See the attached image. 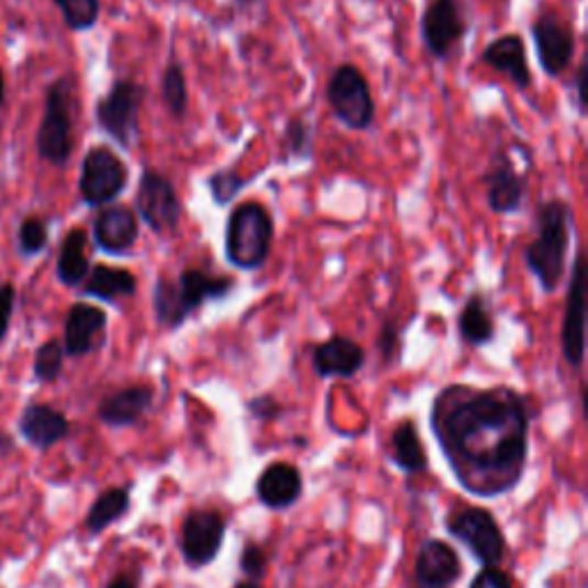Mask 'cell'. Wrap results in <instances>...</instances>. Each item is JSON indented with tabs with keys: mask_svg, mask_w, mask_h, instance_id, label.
I'll use <instances>...</instances> for the list:
<instances>
[{
	"mask_svg": "<svg viewBox=\"0 0 588 588\" xmlns=\"http://www.w3.org/2000/svg\"><path fill=\"white\" fill-rule=\"evenodd\" d=\"M430 428L465 492L495 499L520 485L531 428L529 404L520 391L451 385L432 400Z\"/></svg>",
	"mask_w": 588,
	"mask_h": 588,
	"instance_id": "6da1fadb",
	"label": "cell"
},
{
	"mask_svg": "<svg viewBox=\"0 0 588 588\" xmlns=\"http://www.w3.org/2000/svg\"><path fill=\"white\" fill-rule=\"evenodd\" d=\"M535 240L524 248V263L545 292H554L566 276L573 237V210L566 200L552 198L539 204L533 217Z\"/></svg>",
	"mask_w": 588,
	"mask_h": 588,
	"instance_id": "7a4b0ae2",
	"label": "cell"
},
{
	"mask_svg": "<svg viewBox=\"0 0 588 588\" xmlns=\"http://www.w3.org/2000/svg\"><path fill=\"white\" fill-rule=\"evenodd\" d=\"M235 290V278L212 274L208 269H182L175 280L159 276L155 290H152V303H155L157 322L175 331L180 329L198 309L208 301L225 299Z\"/></svg>",
	"mask_w": 588,
	"mask_h": 588,
	"instance_id": "3957f363",
	"label": "cell"
},
{
	"mask_svg": "<svg viewBox=\"0 0 588 588\" xmlns=\"http://www.w3.org/2000/svg\"><path fill=\"white\" fill-rule=\"evenodd\" d=\"M274 244V219L263 202H240L225 223V260L242 269H260Z\"/></svg>",
	"mask_w": 588,
	"mask_h": 588,
	"instance_id": "277c9868",
	"label": "cell"
},
{
	"mask_svg": "<svg viewBox=\"0 0 588 588\" xmlns=\"http://www.w3.org/2000/svg\"><path fill=\"white\" fill-rule=\"evenodd\" d=\"M37 155L56 168L67 166L74 152V81L63 76L51 84L37 130Z\"/></svg>",
	"mask_w": 588,
	"mask_h": 588,
	"instance_id": "5b68a950",
	"label": "cell"
},
{
	"mask_svg": "<svg viewBox=\"0 0 588 588\" xmlns=\"http://www.w3.org/2000/svg\"><path fill=\"white\" fill-rule=\"evenodd\" d=\"M446 533L463 543L482 568L499 566L506 556V535L488 508L463 506L444 520Z\"/></svg>",
	"mask_w": 588,
	"mask_h": 588,
	"instance_id": "8992f818",
	"label": "cell"
},
{
	"mask_svg": "<svg viewBox=\"0 0 588 588\" xmlns=\"http://www.w3.org/2000/svg\"><path fill=\"white\" fill-rule=\"evenodd\" d=\"M326 104L339 122L350 126L352 132H366L375 120V99L370 92V84L364 71L343 63L329 76L326 84Z\"/></svg>",
	"mask_w": 588,
	"mask_h": 588,
	"instance_id": "52a82bcc",
	"label": "cell"
},
{
	"mask_svg": "<svg viewBox=\"0 0 588 588\" xmlns=\"http://www.w3.org/2000/svg\"><path fill=\"white\" fill-rule=\"evenodd\" d=\"M145 95L147 90L141 84L118 79L111 90L97 101V124L124 149H130L138 138V118Z\"/></svg>",
	"mask_w": 588,
	"mask_h": 588,
	"instance_id": "ba28073f",
	"label": "cell"
},
{
	"mask_svg": "<svg viewBox=\"0 0 588 588\" xmlns=\"http://www.w3.org/2000/svg\"><path fill=\"white\" fill-rule=\"evenodd\" d=\"M130 185V168L107 145L86 152L79 177V193L88 208L101 210L111 204Z\"/></svg>",
	"mask_w": 588,
	"mask_h": 588,
	"instance_id": "9c48e42d",
	"label": "cell"
},
{
	"mask_svg": "<svg viewBox=\"0 0 588 588\" xmlns=\"http://www.w3.org/2000/svg\"><path fill=\"white\" fill-rule=\"evenodd\" d=\"M228 522L214 508H193L182 520L180 554L191 570L208 568L221 554Z\"/></svg>",
	"mask_w": 588,
	"mask_h": 588,
	"instance_id": "30bf717a",
	"label": "cell"
},
{
	"mask_svg": "<svg viewBox=\"0 0 588 588\" xmlns=\"http://www.w3.org/2000/svg\"><path fill=\"white\" fill-rule=\"evenodd\" d=\"M136 217L155 235L175 233L182 221V202L166 175L155 168H145L136 191Z\"/></svg>",
	"mask_w": 588,
	"mask_h": 588,
	"instance_id": "8fae6325",
	"label": "cell"
},
{
	"mask_svg": "<svg viewBox=\"0 0 588 588\" xmlns=\"http://www.w3.org/2000/svg\"><path fill=\"white\" fill-rule=\"evenodd\" d=\"M469 29L465 0H430L421 16V40L432 58L446 60Z\"/></svg>",
	"mask_w": 588,
	"mask_h": 588,
	"instance_id": "7c38bea8",
	"label": "cell"
},
{
	"mask_svg": "<svg viewBox=\"0 0 588 588\" xmlns=\"http://www.w3.org/2000/svg\"><path fill=\"white\" fill-rule=\"evenodd\" d=\"M561 352L570 368L579 370L586 359V267L584 253L575 255L570 286L566 295L564 324H561Z\"/></svg>",
	"mask_w": 588,
	"mask_h": 588,
	"instance_id": "4fadbf2b",
	"label": "cell"
},
{
	"mask_svg": "<svg viewBox=\"0 0 588 588\" xmlns=\"http://www.w3.org/2000/svg\"><path fill=\"white\" fill-rule=\"evenodd\" d=\"M531 37L535 56L547 76L564 74L575 56V33L568 21L561 19L554 10H545L531 23Z\"/></svg>",
	"mask_w": 588,
	"mask_h": 588,
	"instance_id": "5bb4252c",
	"label": "cell"
},
{
	"mask_svg": "<svg viewBox=\"0 0 588 588\" xmlns=\"http://www.w3.org/2000/svg\"><path fill=\"white\" fill-rule=\"evenodd\" d=\"M485 191H488V204L495 214H515L520 212L529 189V175L520 170L510 152L499 149L492 157L488 170L482 175Z\"/></svg>",
	"mask_w": 588,
	"mask_h": 588,
	"instance_id": "9a60e30c",
	"label": "cell"
},
{
	"mask_svg": "<svg viewBox=\"0 0 588 588\" xmlns=\"http://www.w3.org/2000/svg\"><path fill=\"white\" fill-rule=\"evenodd\" d=\"M92 240L109 255L130 253L138 242V217L126 204H107L92 221Z\"/></svg>",
	"mask_w": 588,
	"mask_h": 588,
	"instance_id": "2e32d148",
	"label": "cell"
},
{
	"mask_svg": "<svg viewBox=\"0 0 588 588\" xmlns=\"http://www.w3.org/2000/svg\"><path fill=\"white\" fill-rule=\"evenodd\" d=\"M463 577V561L457 552L440 539H428L414 564V581L417 588H451Z\"/></svg>",
	"mask_w": 588,
	"mask_h": 588,
	"instance_id": "e0dca14e",
	"label": "cell"
},
{
	"mask_svg": "<svg viewBox=\"0 0 588 588\" xmlns=\"http://www.w3.org/2000/svg\"><path fill=\"white\" fill-rule=\"evenodd\" d=\"M107 324L109 315L104 309L84 301L74 303L65 320V356L79 359V356L90 354L101 343V339H104Z\"/></svg>",
	"mask_w": 588,
	"mask_h": 588,
	"instance_id": "ac0fdd59",
	"label": "cell"
},
{
	"mask_svg": "<svg viewBox=\"0 0 588 588\" xmlns=\"http://www.w3.org/2000/svg\"><path fill=\"white\" fill-rule=\"evenodd\" d=\"M313 370L322 379H347L359 373L366 364L364 347L347 336H331L311 350Z\"/></svg>",
	"mask_w": 588,
	"mask_h": 588,
	"instance_id": "d6986e66",
	"label": "cell"
},
{
	"mask_svg": "<svg viewBox=\"0 0 588 588\" xmlns=\"http://www.w3.org/2000/svg\"><path fill=\"white\" fill-rule=\"evenodd\" d=\"M303 492V478L295 465L274 463L269 465L258 480H255V497L269 510H288L292 508Z\"/></svg>",
	"mask_w": 588,
	"mask_h": 588,
	"instance_id": "ffe728a7",
	"label": "cell"
},
{
	"mask_svg": "<svg viewBox=\"0 0 588 588\" xmlns=\"http://www.w3.org/2000/svg\"><path fill=\"white\" fill-rule=\"evenodd\" d=\"M152 402H155V389L152 387H126L101 400L97 417L109 428H130L136 425L149 412Z\"/></svg>",
	"mask_w": 588,
	"mask_h": 588,
	"instance_id": "44dd1931",
	"label": "cell"
},
{
	"mask_svg": "<svg viewBox=\"0 0 588 588\" xmlns=\"http://www.w3.org/2000/svg\"><path fill=\"white\" fill-rule=\"evenodd\" d=\"M480 60L495 71L508 76L510 84L520 90L531 86V69L526 60V46L520 35H503L485 46Z\"/></svg>",
	"mask_w": 588,
	"mask_h": 588,
	"instance_id": "7402d4cb",
	"label": "cell"
},
{
	"mask_svg": "<svg viewBox=\"0 0 588 588\" xmlns=\"http://www.w3.org/2000/svg\"><path fill=\"white\" fill-rule=\"evenodd\" d=\"M19 430L35 448H51L69 434V421L51 404H29L19 419Z\"/></svg>",
	"mask_w": 588,
	"mask_h": 588,
	"instance_id": "603a6c76",
	"label": "cell"
},
{
	"mask_svg": "<svg viewBox=\"0 0 588 588\" xmlns=\"http://www.w3.org/2000/svg\"><path fill=\"white\" fill-rule=\"evenodd\" d=\"M136 286H138V280L130 269H120L111 265H95L90 274L86 276L81 290L86 297L115 303L120 299L134 297Z\"/></svg>",
	"mask_w": 588,
	"mask_h": 588,
	"instance_id": "cb8c5ba5",
	"label": "cell"
},
{
	"mask_svg": "<svg viewBox=\"0 0 588 588\" xmlns=\"http://www.w3.org/2000/svg\"><path fill=\"white\" fill-rule=\"evenodd\" d=\"M58 280L65 288H81L86 276L90 274L88 258V233L84 228H71L60 244L58 263H56Z\"/></svg>",
	"mask_w": 588,
	"mask_h": 588,
	"instance_id": "d4e9b609",
	"label": "cell"
},
{
	"mask_svg": "<svg viewBox=\"0 0 588 588\" xmlns=\"http://www.w3.org/2000/svg\"><path fill=\"white\" fill-rule=\"evenodd\" d=\"M391 463L407 476H417L428 469V453L412 419L400 421L391 432Z\"/></svg>",
	"mask_w": 588,
	"mask_h": 588,
	"instance_id": "484cf974",
	"label": "cell"
},
{
	"mask_svg": "<svg viewBox=\"0 0 588 588\" xmlns=\"http://www.w3.org/2000/svg\"><path fill=\"white\" fill-rule=\"evenodd\" d=\"M457 331H459V339H463L467 345L482 347L492 343L495 318L488 306V299H485L480 292H474L467 297L463 311H459V318H457Z\"/></svg>",
	"mask_w": 588,
	"mask_h": 588,
	"instance_id": "4316f807",
	"label": "cell"
},
{
	"mask_svg": "<svg viewBox=\"0 0 588 588\" xmlns=\"http://www.w3.org/2000/svg\"><path fill=\"white\" fill-rule=\"evenodd\" d=\"M130 508H132V497L126 488H111L107 492H101L88 510L86 518L88 533L99 535L101 531H107L111 524L122 520Z\"/></svg>",
	"mask_w": 588,
	"mask_h": 588,
	"instance_id": "83f0119b",
	"label": "cell"
},
{
	"mask_svg": "<svg viewBox=\"0 0 588 588\" xmlns=\"http://www.w3.org/2000/svg\"><path fill=\"white\" fill-rule=\"evenodd\" d=\"M162 99L173 118L182 120L187 115V109H189L187 76L177 63H170L162 74Z\"/></svg>",
	"mask_w": 588,
	"mask_h": 588,
	"instance_id": "f1b7e54d",
	"label": "cell"
},
{
	"mask_svg": "<svg viewBox=\"0 0 588 588\" xmlns=\"http://www.w3.org/2000/svg\"><path fill=\"white\" fill-rule=\"evenodd\" d=\"M54 3L58 5L67 29L76 33L90 31L99 21V12H101L99 0H54Z\"/></svg>",
	"mask_w": 588,
	"mask_h": 588,
	"instance_id": "f546056e",
	"label": "cell"
},
{
	"mask_svg": "<svg viewBox=\"0 0 588 588\" xmlns=\"http://www.w3.org/2000/svg\"><path fill=\"white\" fill-rule=\"evenodd\" d=\"M63 364H65V350L60 341H46L44 345H40V350L35 352V377L42 385H51V381H56L63 373Z\"/></svg>",
	"mask_w": 588,
	"mask_h": 588,
	"instance_id": "4dcf8cb0",
	"label": "cell"
},
{
	"mask_svg": "<svg viewBox=\"0 0 588 588\" xmlns=\"http://www.w3.org/2000/svg\"><path fill=\"white\" fill-rule=\"evenodd\" d=\"M251 180H244V177L237 175V170L233 168H221L217 173H212L204 185L212 191V198L217 204H228L237 198V193L248 185Z\"/></svg>",
	"mask_w": 588,
	"mask_h": 588,
	"instance_id": "1f68e13d",
	"label": "cell"
},
{
	"mask_svg": "<svg viewBox=\"0 0 588 588\" xmlns=\"http://www.w3.org/2000/svg\"><path fill=\"white\" fill-rule=\"evenodd\" d=\"M48 244V228L40 217H25L19 225V251L21 255H40Z\"/></svg>",
	"mask_w": 588,
	"mask_h": 588,
	"instance_id": "d6a6232c",
	"label": "cell"
},
{
	"mask_svg": "<svg viewBox=\"0 0 588 588\" xmlns=\"http://www.w3.org/2000/svg\"><path fill=\"white\" fill-rule=\"evenodd\" d=\"M284 147L286 155L290 159H306L313 149V138H311V126L306 124L301 118H290L284 132Z\"/></svg>",
	"mask_w": 588,
	"mask_h": 588,
	"instance_id": "836d02e7",
	"label": "cell"
},
{
	"mask_svg": "<svg viewBox=\"0 0 588 588\" xmlns=\"http://www.w3.org/2000/svg\"><path fill=\"white\" fill-rule=\"evenodd\" d=\"M269 568V556L258 543H244L242 554H240V570L248 577V581H258L267 575Z\"/></svg>",
	"mask_w": 588,
	"mask_h": 588,
	"instance_id": "e575fe53",
	"label": "cell"
},
{
	"mask_svg": "<svg viewBox=\"0 0 588 588\" xmlns=\"http://www.w3.org/2000/svg\"><path fill=\"white\" fill-rule=\"evenodd\" d=\"M377 350L381 354V359H385L387 364H391L396 356H398V350H400V329L398 324L387 318L385 322H381V329H379V336H377Z\"/></svg>",
	"mask_w": 588,
	"mask_h": 588,
	"instance_id": "d590c367",
	"label": "cell"
},
{
	"mask_svg": "<svg viewBox=\"0 0 588 588\" xmlns=\"http://www.w3.org/2000/svg\"><path fill=\"white\" fill-rule=\"evenodd\" d=\"M248 412L258 421H276L284 414V404H280L274 396H258L248 400Z\"/></svg>",
	"mask_w": 588,
	"mask_h": 588,
	"instance_id": "8d00e7d4",
	"label": "cell"
},
{
	"mask_svg": "<svg viewBox=\"0 0 588 588\" xmlns=\"http://www.w3.org/2000/svg\"><path fill=\"white\" fill-rule=\"evenodd\" d=\"M14 303H16V288L12 284L0 286V343L5 341L10 322L14 315Z\"/></svg>",
	"mask_w": 588,
	"mask_h": 588,
	"instance_id": "74e56055",
	"label": "cell"
},
{
	"mask_svg": "<svg viewBox=\"0 0 588 588\" xmlns=\"http://www.w3.org/2000/svg\"><path fill=\"white\" fill-rule=\"evenodd\" d=\"M469 588H515L508 573L499 570V566L482 568L469 584Z\"/></svg>",
	"mask_w": 588,
	"mask_h": 588,
	"instance_id": "f35d334b",
	"label": "cell"
},
{
	"mask_svg": "<svg viewBox=\"0 0 588 588\" xmlns=\"http://www.w3.org/2000/svg\"><path fill=\"white\" fill-rule=\"evenodd\" d=\"M586 69H588V63L581 60L579 67H577V74H575V81H573V88H575V107L579 109V113L584 115L586 113Z\"/></svg>",
	"mask_w": 588,
	"mask_h": 588,
	"instance_id": "ab89813d",
	"label": "cell"
},
{
	"mask_svg": "<svg viewBox=\"0 0 588 588\" xmlns=\"http://www.w3.org/2000/svg\"><path fill=\"white\" fill-rule=\"evenodd\" d=\"M107 588H138V579L132 575H118L107 584Z\"/></svg>",
	"mask_w": 588,
	"mask_h": 588,
	"instance_id": "60d3db41",
	"label": "cell"
},
{
	"mask_svg": "<svg viewBox=\"0 0 588 588\" xmlns=\"http://www.w3.org/2000/svg\"><path fill=\"white\" fill-rule=\"evenodd\" d=\"M5 104V76L3 69H0V107Z\"/></svg>",
	"mask_w": 588,
	"mask_h": 588,
	"instance_id": "b9f144b4",
	"label": "cell"
},
{
	"mask_svg": "<svg viewBox=\"0 0 588 588\" xmlns=\"http://www.w3.org/2000/svg\"><path fill=\"white\" fill-rule=\"evenodd\" d=\"M233 588H263V586L258 581H248L246 579V581H237Z\"/></svg>",
	"mask_w": 588,
	"mask_h": 588,
	"instance_id": "7bdbcfd3",
	"label": "cell"
}]
</instances>
